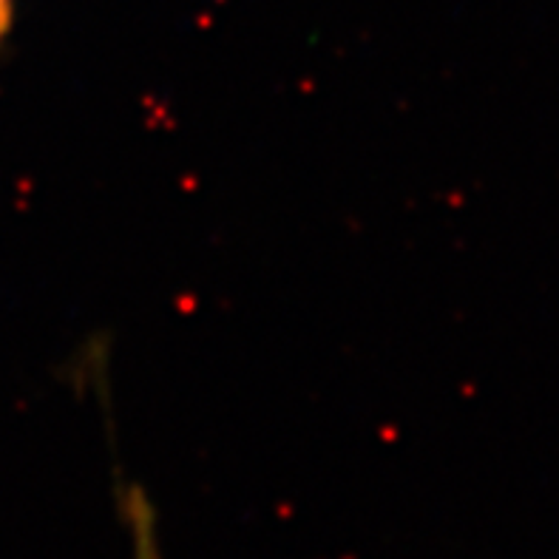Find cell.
I'll list each match as a JSON object with an SVG mask.
<instances>
[{"mask_svg":"<svg viewBox=\"0 0 559 559\" xmlns=\"http://www.w3.org/2000/svg\"><path fill=\"white\" fill-rule=\"evenodd\" d=\"M9 12H12V0H0V35L9 26Z\"/></svg>","mask_w":559,"mask_h":559,"instance_id":"cell-2","label":"cell"},{"mask_svg":"<svg viewBox=\"0 0 559 559\" xmlns=\"http://www.w3.org/2000/svg\"><path fill=\"white\" fill-rule=\"evenodd\" d=\"M128 525H131V548L134 559H163V548L156 543L154 518L140 495L128 497Z\"/></svg>","mask_w":559,"mask_h":559,"instance_id":"cell-1","label":"cell"}]
</instances>
